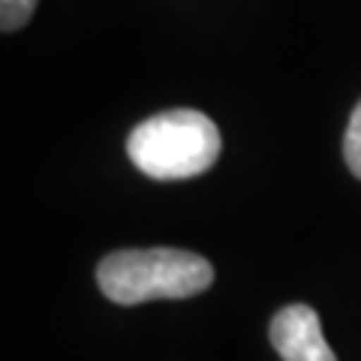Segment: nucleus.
Wrapping results in <instances>:
<instances>
[{
  "label": "nucleus",
  "mask_w": 361,
  "mask_h": 361,
  "mask_svg": "<svg viewBox=\"0 0 361 361\" xmlns=\"http://www.w3.org/2000/svg\"><path fill=\"white\" fill-rule=\"evenodd\" d=\"M223 148L220 130L205 111H160L130 133L127 154L142 175L157 180L196 178L217 163Z\"/></svg>",
  "instance_id": "obj_2"
},
{
  "label": "nucleus",
  "mask_w": 361,
  "mask_h": 361,
  "mask_svg": "<svg viewBox=\"0 0 361 361\" xmlns=\"http://www.w3.org/2000/svg\"><path fill=\"white\" fill-rule=\"evenodd\" d=\"M39 0H0V27L6 33L21 30L30 21Z\"/></svg>",
  "instance_id": "obj_4"
},
{
  "label": "nucleus",
  "mask_w": 361,
  "mask_h": 361,
  "mask_svg": "<svg viewBox=\"0 0 361 361\" xmlns=\"http://www.w3.org/2000/svg\"><path fill=\"white\" fill-rule=\"evenodd\" d=\"M97 283L109 301L133 307L157 298H193L214 283V268L205 256L178 247L118 250L99 262Z\"/></svg>",
  "instance_id": "obj_1"
},
{
  "label": "nucleus",
  "mask_w": 361,
  "mask_h": 361,
  "mask_svg": "<svg viewBox=\"0 0 361 361\" xmlns=\"http://www.w3.org/2000/svg\"><path fill=\"white\" fill-rule=\"evenodd\" d=\"M343 157H346V166L355 178H361V103L355 106L353 118H349V127H346V139H343Z\"/></svg>",
  "instance_id": "obj_5"
},
{
  "label": "nucleus",
  "mask_w": 361,
  "mask_h": 361,
  "mask_svg": "<svg viewBox=\"0 0 361 361\" xmlns=\"http://www.w3.org/2000/svg\"><path fill=\"white\" fill-rule=\"evenodd\" d=\"M271 343L283 361H337L322 334L319 316L307 304H289L271 319Z\"/></svg>",
  "instance_id": "obj_3"
}]
</instances>
